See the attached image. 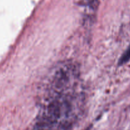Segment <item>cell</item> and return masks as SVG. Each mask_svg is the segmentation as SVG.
<instances>
[{
	"label": "cell",
	"mask_w": 130,
	"mask_h": 130,
	"mask_svg": "<svg viewBox=\"0 0 130 130\" xmlns=\"http://www.w3.org/2000/svg\"><path fill=\"white\" fill-rule=\"evenodd\" d=\"M130 59V45L128 47L127 50L126 51V52L123 54L122 57L120 59L119 64H122L125 63V62H127V61L129 60Z\"/></svg>",
	"instance_id": "obj_1"
}]
</instances>
